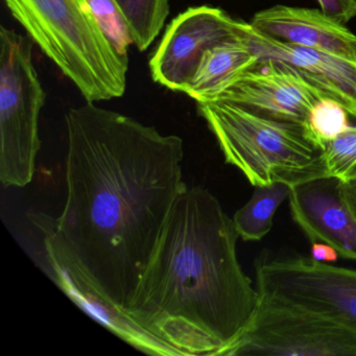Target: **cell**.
I'll use <instances>...</instances> for the list:
<instances>
[{
    "label": "cell",
    "instance_id": "obj_13",
    "mask_svg": "<svg viewBox=\"0 0 356 356\" xmlns=\"http://www.w3.org/2000/svg\"><path fill=\"white\" fill-rule=\"evenodd\" d=\"M44 250L54 280L85 314L143 353L180 356L174 348L151 334L128 314L104 299L65 261L55 248L44 243Z\"/></svg>",
    "mask_w": 356,
    "mask_h": 356
},
{
    "label": "cell",
    "instance_id": "obj_16",
    "mask_svg": "<svg viewBox=\"0 0 356 356\" xmlns=\"http://www.w3.org/2000/svg\"><path fill=\"white\" fill-rule=\"evenodd\" d=\"M124 15L133 45L145 51L156 40L170 16V0H114Z\"/></svg>",
    "mask_w": 356,
    "mask_h": 356
},
{
    "label": "cell",
    "instance_id": "obj_4",
    "mask_svg": "<svg viewBox=\"0 0 356 356\" xmlns=\"http://www.w3.org/2000/svg\"><path fill=\"white\" fill-rule=\"evenodd\" d=\"M197 110L218 141L227 163L250 183L289 186L328 176L323 149L302 124L258 115L226 102H199Z\"/></svg>",
    "mask_w": 356,
    "mask_h": 356
},
{
    "label": "cell",
    "instance_id": "obj_1",
    "mask_svg": "<svg viewBox=\"0 0 356 356\" xmlns=\"http://www.w3.org/2000/svg\"><path fill=\"white\" fill-rule=\"evenodd\" d=\"M66 199L33 216L43 241L127 314L183 181L184 143L86 102L65 114Z\"/></svg>",
    "mask_w": 356,
    "mask_h": 356
},
{
    "label": "cell",
    "instance_id": "obj_15",
    "mask_svg": "<svg viewBox=\"0 0 356 356\" xmlns=\"http://www.w3.org/2000/svg\"><path fill=\"white\" fill-rule=\"evenodd\" d=\"M291 186L275 182L256 186L251 199L233 216L235 228L243 241H261L273 227L275 213L281 204L289 199Z\"/></svg>",
    "mask_w": 356,
    "mask_h": 356
},
{
    "label": "cell",
    "instance_id": "obj_22",
    "mask_svg": "<svg viewBox=\"0 0 356 356\" xmlns=\"http://www.w3.org/2000/svg\"><path fill=\"white\" fill-rule=\"evenodd\" d=\"M343 193L349 201L352 209L356 214V180L350 181V182H343Z\"/></svg>",
    "mask_w": 356,
    "mask_h": 356
},
{
    "label": "cell",
    "instance_id": "obj_9",
    "mask_svg": "<svg viewBox=\"0 0 356 356\" xmlns=\"http://www.w3.org/2000/svg\"><path fill=\"white\" fill-rule=\"evenodd\" d=\"M326 97L291 66L258 58L257 63L211 101L226 102L264 118L305 126L312 109Z\"/></svg>",
    "mask_w": 356,
    "mask_h": 356
},
{
    "label": "cell",
    "instance_id": "obj_14",
    "mask_svg": "<svg viewBox=\"0 0 356 356\" xmlns=\"http://www.w3.org/2000/svg\"><path fill=\"white\" fill-rule=\"evenodd\" d=\"M257 61L258 56L238 32L204 54L183 93L197 103L211 101Z\"/></svg>",
    "mask_w": 356,
    "mask_h": 356
},
{
    "label": "cell",
    "instance_id": "obj_12",
    "mask_svg": "<svg viewBox=\"0 0 356 356\" xmlns=\"http://www.w3.org/2000/svg\"><path fill=\"white\" fill-rule=\"evenodd\" d=\"M250 24L268 38L356 62L355 34L321 10L274 6L257 12Z\"/></svg>",
    "mask_w": 356,
    "mask_h": 356
},
{
    "label": "cell",
    "instance_id": "obj_6",
    "mask_svg": "<svg viewBox=\"0 0 356 356\" xmlns=\"http://www.w3.org/2000/svg\"><path fill=\"white\" fill-rule=\"evenodd\" d=\"M260 301L334 321L356 331V270L312 257L277 258L256 266Z\"/></svg>",
    "mask_w": 356,
    "mask_h": 356
},
{
    "label": "cell",
    "instance_id": "obj_8",
    "mask_svg": "<svg viewBox=\"0 0 356 356\" xmlns=\"http://www.w3.org/2000/svg\"><path fill=\"white\" fill-rule=\"evenodd\" d=\"M241 20L224 10L199 6L179 14L165 32L149 60L154 82L184 92L197 72L202 57L218 43L236 36Z\"/></svg>",
    "mask_w": 356,
    "mask_h": 356
},
{
    "label": "cell",
    "instance_id": "obj_7",
    "mask_svg": "<svg viewBox=\"0 0 356 356\" xmlns=\"http://www.w3.org/2000/svg\"><path fill=\"white\" fill-rule=\"evenodd\" d=\"M356 356V331L334 321L260 301L227 356Z\"/></svg>",
    "mask_w": 356,
    "mask_h": 356
},
{
    "label": "cell",
    "instance_id": "obj_11",
    "mask_svg": "<svg viewBox=\"0 0 356 356\" xmlns=\"http://www.w3.org/2000/svg\"><path fill=\"white\" fill-rule=\"evenodd\" d=\"M239 34L258 58L282 62L310 84L341 104L356 120V62L318 49L286 44L259 34L250 22H241Z\"/></svg>",
    "mask_w": 356,
    "mask_h": 356
},
{
    "label": "cell",
    "instance_id": "obj_3",
    "mask_svg": "<svg viewBox=\"0 0 356 356\" xmlns=\"http://www.w3.org/2000/svg\"><path fill=\"white\" fill-rule=\"evenodd\" d=\"M33 42L79 89L86 102L126 92L129 58L116 51L87 0H5Z\"/></svg>",
    "mask_w": 356,
    "mask_h": 356
},
{
    "label": "cell",
    "instance_id": "obj_20",
    "mask_svg": "<svg viewBox=\"0 0 356 356\" xmlns=\"http://www.w3.org/2000/svg\"><path fill=\"white\" fill-rule=\"evenodd\" d=\"M323 13L341 24H347L356 18V0H316Z\"/></svg>",
    "mask_w": 356,
    "mask_h": 356
},
{
    "label": "cell",
    "instance_id": "obj_10",
    "mask_svg": "<svg viewBox=\"0 0 356 356\" xmlns=\"http://www.w3.org/2000/svg\"><path fill=\"white\" fill-rule=\"evenodd\" d=\"M291 218L307 238L324 243L346 259L356 260V214L334 177L312 179L291 186Z\"/></svg>",
    "mask_w": 356,
    "mask_h": 356
},
{
    "label": "cell",
    "instance_id": "obj_5",
    "mask_svg": "<svg viewBox=\"0 0 356 356\" xmlns=\"http://www.w3.org/2000/svg\"><path fill=\"white\" fill-rule=\"evenodd\" d=\"M29 36L0 26V182L30 184L41 147L39 120L45 91Z\"/></svg>",
    "mask_w": 356,
    "mask_h": 356
},
{
    "label": "cell",
    "instance_id": "obj_17",
    "mask_svg": "<svg viewBox=\"0 0 356 356\" xmlns=\"http://www.w3.org/2000/svg\"><path fill=\"white\" fill-rule=\"evenodd\" d=\"M350 118L351 115L341 104L326 97L312 109L304 128L308 138L323 149L325 143L352 124Z\"/></svg>",
    "mask_w": 356,
    "mask_h": 356
},
{
    "label": "cell",
    "instance_id": "obj_2",
    "mask_svg": "<svg viewBox=\"0 0 356 356\" xmlns=\"http://www.w3.org/2000/svg\"><path fill=\"white\" fill-rule=\"evenodd\" d=\"M238 237L209 191L185 187L127 314L180 356H227L260 304L237 257Z\"/></svg>",
    "mask_w": 356,
    "mask_h": 356
},
{
    "label": "cell",
    "instance_id": "obj_19",
    "mask_svg": "<svg viewBox=\"0 0 356 356\" xmlns=\"http://www.w3.org/2000/svg\"><path fill=\"white\" fill-rule=\"evenodd\" d=\"M95 19L116 51L129 58V47L133 39L128 24L114 0H87Z\"/></svg>",
    "mask_w": 356,
    "mask_h": 356
},
{
    "label": "cell",
    "instance_id": "obj_18",
    "mask_svg": "<svg viewBox=\"0 0 356 356\" xmlns=\"http://www.w3.org/2000/svg\"><path fill=\"white\" fill-rule=\"evenodd\" d=\"M323 158L328 176L343 183L356 180V124L325 143Z\"/></svg>",
    "mask_w": 356,
    "mask_h": 356
},
{
    "label": "cell",
    "instance_id": "obj_21",
    "mask_svg": "<svg viewBox=\"0 0 356 356\" xmlns=\"http://www.w3.org/2000/svg\"><path fill=\"white\" fill-rule=\"evenodd\" d=\"M310 255H312L310 257L314 259L321 262H327V264L337 261V258L339 257V252L334 248L324 243H312Z\"/></svg>",
    "mask_w": 356,
    "mask_h": 356
}]
</instances>
